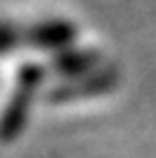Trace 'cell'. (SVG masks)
I'll return each mask as SVG.
<instances>
[{"label":"cell","instance_id":"obj_3","mask_svg":"<svg viewBox=\"0 0 156 158\" xmlns=\"http://www.w3.org/2000/svg\"><path fill=\"white\" fill-rule=\"evenodd\" d=\"M116 72L114 69H104L99 67L97 72L87 74V77H79V79H69L59 91H54V99H82L84 94L87 96H94V94H106L116 86Z\"/></svg>","mask_w":156,"mask_h":158},{"label":"cell","instance_id":"obj_5","mask_svg":"<svg viewBox=\"0 0 156 158\" xmlns=\"http://www.w3.org/2000/svg\"><path fill=\"white\" fill-rule=\"evenodd\" d=\"M17 47H25V37H22V27L0 20V57L12 54Z\"/></svg>","mask_w":156,"mask_h":158},{"label":"cell","instance_id":"obj_2","mask_svg":"<svg viewBox=\"0 0 156 158\" xmlns=\"http://www.w3.org/2000/svg\"><path fill=\"white\" fill-rule=\"evenodd\" d=\"M22 37H25V47L54 57L59 52L77 47L79 30L67 17H45V20H37L22 27Z\"/></svg>","mask_w":156,"mask_h":158},{"label":"cell","instance_id":"obj_1","mask_svg":"<svg viewBox=\"0 0 156 158\" xmlns=\"http://www.w3.org/2000/svg\"><path fill=\"white\" fill-rule=\"evenodd\" d=\"M45 84V67L27 62L17 69L15 77V89L7 99V104L0 111V141L10 143L12 138H17L30 118L35 96L40 91V86Z\"/></svg>","mask_w":156,"mask_h":158},{"label":"cell","instance_id":"obj_4","mask_svg":"<svg viewBox=\"0 0 156 158\" xmlns=\"http://www.w3.org/2000/svg\"><path fill=\"white\" fill-rule=\"evenodd\" d=\"M99 52L97 49H82V47H72L67 52H59L52 57V69L59 74V77H67V79H79V77H87L92 72L99 69Z\"/></svg>","mask_w":156,"mask_h":158}]
</instances>
